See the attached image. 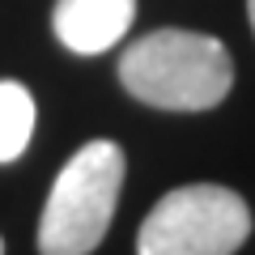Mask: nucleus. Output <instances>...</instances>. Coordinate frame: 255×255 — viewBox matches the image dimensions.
<instances>
[{"instance_id":"nucleus-1","label":"nucleus","mask_w":255,"mask_h":255,"mask_svg":"<svg viewBox=\"0 0 255 255\" xmlns=\"http://www.w3.org/2000/svg\"><path fill=\"white\" fill-rule=\"evenodd\" d=\"M119 81L136 102L162 111H209L234 85L230 51L213 34L153 30L119 55Z\"/></svg>"},{"instance_id":"nucleus-2","label":"nucleus","mask_w":255,"mask_h":255,"mask_svg":"<svg viewBox=\"0 0 255 255\" xmlns=\"http://www.w3.org/2000/svg\"><path fill=\"white\" fill-rule=\"evenodd\" d=\"M124 187V149L115 140H90L68 157L38 221L43 255H90L107 238Z\"/></svg>"},{"instance_id":"nucleus-3","label":"nucleus","mask_w":255,"mask_h":255,"mask_svg":"<svg viewBox=\"0 0 255 255\" xmlns=\"http://www.w3.org/2000/svg\"><path fill=\"white\" fill-rule=\"evenodd\" d=\"M251 234V209L217 183L174 187L136 234V255H234Z\"/></svg>"},{"instance_id":"nucleus-4","label":"nucleus","mask_w":255,"mask_h":255,"mask_svg":"<svg viewBox=\"0 0 255 255\" xmlns=\"http://www.w3.org/2000/svg\"><path fill=\"white\" fill-rule=\"evenodd\" d=\"M136 21V0H55L51 30L68 51L102 55Z\"/></svg>"},{"instance_id":"nucleus-5","label":"nucleus","mask_w":255,"mask_h":255,"mask_svg":"<svg viewBox=\"0 0 255 255\" xmlns=\"http://www.w3.org/2000/svg\"><path fill=\"white\" fill-rule=\"evenodd\" d=\"M34 136V98L21 81H0V166L17 162Z\"/></svg>"},{"instance_id":"nucleus-6","label":"nucleus","mask_w":255,"mask_h":255,"mask_svg":"<svg viewBox=\"0 0 255 255\" xmlns=\"http://www.w3.org/2000/svg\"><path fill=\"white\" fill-rule=\"evenodd\" d=\"M247 17H251V30H255V0H247Z\"/></svg>"},{"instance_id":"nucleus-7","label":"nucleus","mask_w":255,"mask_h":255,"mask_svg":"<svg viewBox=\"0 0 255 255\" xmlns=\"http://www.w3.org/2000/svg\"><path fill=\"white\" fill-rule=\"evenodd\" d=\"M0 255H4V238H0Z\"/></svg>"}]
</instances>
